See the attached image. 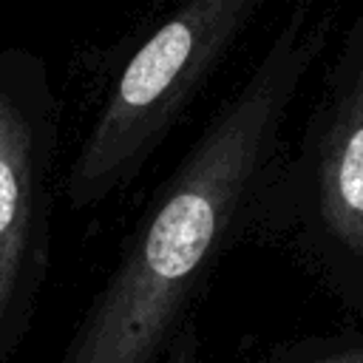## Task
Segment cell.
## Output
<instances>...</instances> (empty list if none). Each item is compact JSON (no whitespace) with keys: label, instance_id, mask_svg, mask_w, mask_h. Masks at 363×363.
I'll return each instance as SVG.
<instances>
[{"label":"cell","instance_id":"6da1fadb","mask_svg":"<svg viewBox=\"0 0 363 363\" xmlns=\"http://www.w3.org/2000/svg\"><path fill=\"white\" fill-rule=\"evenodd\" d=\"M326 23L298 6L250 77L150 193L54 363H159L267 187L272 150Z\"/></svg>","mask_w":363,"mask_h":363},{"label":"cell","instance_id":"8992f818","mask_svg":"<svg viewBox=\"0 0 363 363\" xmlns=\"http://www.w3.org/2000/svg\"><path fill=\"white\" fill-rule=\"evenodd\" d=\"M309 363H363V352H340V354H329V357H318Z\"/></svg>","mask_w":363,"mask_h":363},{"label":"cell","instance_id":"7a4b0ae2","mask_svg":"<svg viewBox=\"0 0 363 363\" xmlns=\"http://www.w3.org/2000/svg\"><path fill=\"white\" fill-rule=\"evenodd\" d=\"M258 6V0H190L136 45L71 162L65 179L71 210L99 207L142 173Z\"/></svg>","mask_w":363,"mask_h":363},{"label":"cell","instance_id":"277c9868","mask_svg":"<svg viewBox=\"0 0 363 363\" xmlns=\"http://www.w3.org/2000/svg\"><path fill=\"white\" fill-rule=\"evenodd\" d=\"M315 213L343 250L363 255V74L343 94L318 142Z\"/></svg>","mask_w":363,"mask_h":363},{"label":"cell","instance_id":"3957f363","mask_svg":"<svg viewBox=\"0 0 363 363\" xmlns=\"http://www.w3.org/2000/svg\"><path fill=\"white\" fill-rule=\"evenodd\" d=\"M60 99L48 62L0 51V363L26 343L51 269Z\"/></svg>","mask_w":363,"mask_h":363},{"label":"cell","instance_id":"5b68a950","mask_svg":"<svg viewBox=\"0 0 363 363\" xmlns=\"http://www.w3.org/2000/svg\"><path fill=\"white\" fill-rule=\"evenodd\" d=\"M159 363H201V340H199V326H196L193 315L173 335V340L164 349Z\"/></svg>","mask_w":363,"mask_h":363}]
</instances>
